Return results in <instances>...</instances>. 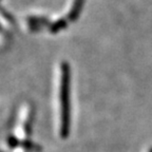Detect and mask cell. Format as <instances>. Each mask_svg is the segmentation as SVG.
<instances>
[{
    "mask_svg": "<svg viewBox=\"0 0 152 152\" xmlns=\"http://www.w3.org/2000/svg\"><path fill=\"white\" fill-rule=\"evenodd\" d=\"M70 80L71 72L69 64H61V80H60V102H61V121H60V135L66 138L70 133L71 125V106H70Z\"/></svg>",
    "mask_w": 152,
    "mask_h": 152,
    "instance_id": "cell-1",
    "label": "cell"
},
{
    "mask_svg": "<svg viewBox=\"0 0 152 152\" xmlns=\"http://www.w3.org/2000/svg\"><path fill=\"white\" fill-rule=\"evenodd\" d=\"M83 3H85V0H75V2H74L73 7L71 9V12L69 14V18L71 19L72 21H74V20L78 18V15L80 13L81 9H83Z\"/></svg>",
    "mask_w": 152,
    "mask_h": 152,
    "instance_id": "cell-2",
    "label": "cell"
},
{
    "mask_svg": "<svg viewBox=\"0 0 152 152\" xmlns=\"http://www.w3.org/2000/svg\"><path fill=\"white\" fill-rule=\"evenodd\" d=\"M66 26V21H64V20H58V21H56L55 23H53L52 26H51V32H52V33H57V32L61 31L62 28H64Z\"/></svg>",
    "mask_w": 152,
    "mask_h": 152,
    "instance_id": "cell-3",
    "label": "cell"
},
{
    "mask_svg": "<svg viewBox=\"0 0 152 152\" xmlns=\"http://www.w3.org/2000/svg\"><path fill=\"white\" fill-rule=\"evenodd\" d=\"M149 152H152V148H151V149H150V151Z\"/></svg>",
    "mask_w": 152,
    "mask_h": 152,
    "instance_id": "cell-4",
    "label": "cell"
}]
</instances>
